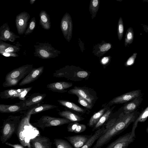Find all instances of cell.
Segmentation results:
<instances>
[{
  "label": "cell",
  "mask_w": 148,
  "mask_h": 148,
  "mask_svg": "<svg viewBox=\"0 0 148 148\" xmlns=\"http://www.w3.org/2000/svg\"><path fill=\"white\" fill-rule=\"evenodd\" d=\"M136 119L134 113L110 120L104 125L107 130L97 140L92 148H101L114 137L125 130Z\"/></svg>",
  "instance_id": "cell-1"
},
{
  "label": "cell",
  "mask_w": 148,
  "mask_h": 148,
  "mask_svg": "<svg viewBox=\"0 0 148 148\" xmlns=\"http://www.w3.org/2000/svg\"><path fill=\"white\" fill-rule=\"evenodd\" d=\"M31 115L27 110L22 116L16 132L18 139L21 145L24 146H27L29 148H31L30 135L36 130V128L30 123Z\"/></svg>",
  "instance_id": "cell-2"
},
{
  "label": "cell",
  "mask_w": 148,
  "mask_h": 148,
  "mask_svg": "<svg viewBox=\"0 0 148 148\" xmlns=\"http://www.w3.org/2000/svg\"><path fill=\"white\" fill-rule=\"evenodd\" d=\"M88 73L79 67L73 65H66L56 71L53 76L56 77H64L68 80L76 82L86 77Z\"/></svg>",
  "instance_id": "cell-3"
},
{
  "label": "cell",
  "mask_w": 148,
  "mask_h": 148,
  "mask_svg": "<svg viewBox=\"0 0 148 148\" xmlns=\"http://www.w3.org/2000/svg\"><path fill=\"white\" fill-rule=\"evenodd\" d=\"M22 115H10L3 121L1 130L0 140L5 143L12 135L16 133Z\"/></svg>",
  "instance_id": "cell-4"
},
{
  "label": "cell",
  "mask_w": 148,
  "mask_h": 148,
  "mask_svg": "<svg viewBox=\"0 0 148 148\" xmlns=\"http://www.w3.org/2000/svg\"><path fill=\"white\" fill-rule=\"evenodd\" d=\"M34 45V56L42 59L55 58L61 53V51L55 49L49 42H37Z\"/></svg>",
  "instance_id": "cell-5"
},
{
  "label": "cell",
  "mask_w": 148,
  "mask_h": 148,
  "mask_svg": "<svg viewBox=\"0 0 148 148\" xmlns=\"http://www.w3.org/2000/svg\"><path fill=\"white\" fill-rule=\"evenodd\" d=\"M71 122L64 118H57L47 115L42 116L36 122L33 123L34 125L42 130L47 127L60 126L69 124Z\"/></svg>",
  "instance_id": "cell-6"
},
{
  "label": "cell",
  "mask_w": 148,
  "mask_h": 148,
  "mask_svg": "<svg viewBox=\"0 0 148 148\" xmlns=\"http://www.w3.org/2000/svg\"><path fill=\"white\" fill-rule=\"evenodd\" d=\"M32 86L17 89H9L0 92V97L3 99L18 98L23 101L26 99L25 96L32 89Z\"/></svg>",
  "instance_id": "cell-7"
},
{
  "label": "cell",
  "mask_w": 148,
  "mask_h": 148,
  "mask_svg": "<svg viewBox=\"0 0 148 148\" xmlns=\"http://www.w3.org/2000/svg\"><path fill=\"white\" fill-rule=\"evenodd\" d=\"M60 28L65 39L69 42L72 36L73 23L71 16L66 12L62 18Z\"/></svg>",
  "instance_id": "cell-8"
},
{
  "label": "cell",
  "mask_w": 148,
  "mask_h": 148,
  "mask_svg": "<svg viewBox=\"0 0 148 148\" xmlns=\"http://www.w3.org/2000/svg\"><path fill=\"white\" fill-rule=\"evenodd\" d=\"M136 136L132 135L131 132L120 136L109 144L106 148H127L135 140Z\"/></svg>",
  "instance_id": "cell-9"
},
{
  "label": "cell",
  "mask_w": 148,
  "mask_h": 148,
  "mask_svg": "<svg viewBox=\"0 0 148 148\" xmlns=\"http://www.w3.org/2000/svg\"><path fill=\"white\" fill-rule=\"evenodd\" d=\"M32 64H26L15 69L8 73L5 80L11 79H17L20 80L23 79L33 69Z\"/></svg>",
  "instance_id": "cell-10"
},
{
  "label": "cell",
  "mask_w": 148,
  "mask_h": 148,
  "mask_svg": "<svg viewBox=\"0 0 148 148\" xmlns=\"http://www.w3.org/2000/svg\"><path fill=\"white\" fill-rule=\"evenodd\" d=\"M30 18L29 14L23 12L18 15L16 19V26L18 34L22 35L25 33Z\"/></svg>",
  "instance_id": "cell-11"
},
{
  "label": "cell",
  "mask_w": 148,
  "mask_h": 148,
  "mask_svg": "<svg viewBox=\"0 0 148 148\" xmlns=\"http://www.w3.org/2000/svg\"><path fill=\"white\" fill-rule=\"evenodd\" d=\"M46 96V95L45 93H35L32 94L27 99L21 101L19 102L23 106L31 108L39 104Z\"/></svg>",
  "instance_id": "cell-12"
},
{
  "label": "cell",
  "mask_w": 148,
  "mask_h": 148,
  "mask_svg": "<svg viewBox=\"0 0 148 148\" xmlns=\"http://www.w3.org/2000/svg\"><path fill=\"white\" fill-rule=\"evenodd\" d=\"M52 143L48 138L38 135L30 140L31 148H51Z\"/></svg>",
  "instance_id": "cell-13"
},
{
  "label": "cell",
  "mask_w": 148,
  "mask_h": 148,
  "mask_svg": "<svg viewBox=\"0 0 148 148\" xmlns=\"http://www.w3.org/2000/svg\"><path fill=\"white\" fill-rule=\"evenodd\" d=\"M44 69V66H41L36 68H33L19 83V85L20 86H23L36 80L43 73Z\"/></svg>",
  "instance_id": "cell-14"
},
{
  "label": "cell",
  "mask_w": 148,
  "mask_h": 148,
  "mask_svg": "<svg viewBox=\"0 0 148 148\" xmlns=\"http://www.w3.org/2000/svg\"><path fill=\"white\" fill-rule=\"evenodd\" d=\"M141 94L139 90L129 92L113 99L109 102V104L123 103L139 97Z\"/></svg>",
  "instance_id": "cell-15"
},
{
  "label": "cell",
  "mask_w": 148,
  "mask_h": 148,
  "mask_svg": "<svg viewBox=\"0 0 148 148\" xmlns=\"http://www.w3.org/2000/svg\"><path fill=\"white\" fill-rule=\"evenodd\" d=\"M69 94L79 95L86 100L92 105L93 96L90 93L88 90L84 87L75 86L73 88L68 91Z\"/></svg>",
  "instance_id": "cell-16"
},
{
  "label": "cell",
  "mask_w": 148,
  "mask_h": 148,
  "mask_svg": "<svg viewBox=\"0 0 148 148\" xmlns=\"http://www.w3.org/2000/svg\"><path fill=\"white\" fill-rule=\"evenodd\" d=\"M72 83L64 81L53 82L48 84L47 87L49 90L54 92L64 93L68 91L67 89L72 87Z\"/></svg>",
  "instance_id": "cell-17"
},
{
  "label": "cell",
  "mask_w": 148,
  "mask_h": 148,
  "mask_svg": "<svg viewBox=\"0 0 148 148\" xmlns=\"http://www.w3.org/2000/svg\"><path fill=\"white\" fill-rule=\"evenodd\" d=\"M92 135H77L64 138L68 140L74 148H81Z\"/></svg>",
  "instance_id": "cell-18"
},
{
  "label": "cell",
  "mask_w": 148,
  "mask_h": 148,
  "mask_svg": "<svg viewBox=\"0 0 148 148\" xmlns=\"http://www.w3.org/2000/svg\"><path fill=\"white\" fill-rule=\"evenodd\" d=\"M29 108L23 106L19 102L12 105L0 104V112L1 113H14Z\"/></svg>",
  "instance_id": "cell-19"
},
{
  "label": "cell",
  "mask_w": 148,
  "mask_h": 148,
  "mask_svg": "<svg viewBox=\"0 0 148 148\" xmlns=\"http://www.w3.org/2000/svg\"><path fill=\"white\" fill-rule=\"evenodd\" d=\"M19 36L11 32L8 25L4 24L0 28V40L14 42Z\"/></svg>",
  "instance_id": "cell-20"
},
{
  "label": "cell",
  "mask_w": 148,
  "mask_h": 148,
  "mask_svg": "<svg viewBox=\"0 0 148 148\" xmlns=\"http://www.w3.org/2000/svg\"><path fill=\"white\" fill-rule=\"evenodd\" d=\"M106 130L105 125H103L100 129L95 131L86 142L81 148H90L94 143Z\"/></svg>",
  "instance_id": "cell-21"
},
{
  "label": "cell",
  "mask_w": 148,
  "mask_h": 148,
  "mask_svg": "<svg viewBox=\"0 0 148 148\" xmlns=\"http://www.w3.org/2000/svg\"><path fill=\"white\" fill-rule=\"evenodd\" d=\"M57 107H58V106L48 104H39L36 106L29 109L27 110V111L32 115L56 108Z\"/></svg>",
  "instance_id": "cell-22"
},
{
  "label": "cell",
  "mask_w": 148,
  "mask_h": 148,
  "mask_svg": "<svg viewBox=\"0 0 148 148\" xmlns=\"http://www.w3.org/2000/svg\"><path fill=\"white\" fill-rule=\"evenodd\" d=\"M39 16V24L44 29H49L51 27L49 15L46 11L42 10L40 13Z\"/></svg>",
  "instance_id": "cell-23"
},
{
  "label": "cell",
  "mask_w": 148,
  "mask_h": 148,
  "mask_svg": "<svg viewBox=\"0 0 148 148\" xmlns=\"http://www.w3.org/2000/svg\"><path fill=\"white\" fill-rule=\"evenodd\" d=\"M58 114L60 116L71 122L80 121L84 119V118L68 110L60 111Z\"/></svg>",
  "instance_id": "cell-24"
},
{
  "label": "cell",
  "mask_w": 148,
  "mask_h": 148,
  "mask_svg": "<svg viewBox=\"0 0 148 148\" xmlns=\"http://www.w3.org/2000/svg\"><path fill=\"white\" fill-rule=\"evenodd\" d=\"M57 101L61 105L69 109L80 113H85L84 109L73 102L64 100H58Z\"/></svg>",
  "instance_id": "cell-25"
},
{
  "label": "cell",
  "mask_w": 148,
  "mask_h": 148,
  "mask_svg": "<svg viewBox=\"0 0 148 148\" xmlns=\"http://www.w3.org/2000/svg\"><path fill=\"white\" fill-rule=\"evenodd\" d=\"M148 116V107H147L134 122L131 132L132 135L133 136H136L135 130L137 127L138 123L139 122H145L147 120Z\"/></svg>",
  "instance_id": "cell-26"
},
{
  "label": "cell",
  "mask_w": 148,
  "mask_h": 148,
  "mask_svg": "<svg viewBox=\"0 0 148 148\" xmlns=\"http://www.w3.org/2000/svg\"><path fill=\"white\" fill-rule=\"evenodd\" d=\"M140 103V101L138 97L135 98L133 101L126 104L124 107V112L129 114L136 110Z\"/></svg>",
  "instance_id": "cell-27"
},
{
  "label": "cell",
  "mask_w": 148,
  "mask_h": 148,
  "mask_svg": "<svg viewBox=\"0 0 148 148\" xmlns=\"http://www.w3.org/2000/svg\"><path fill=\"white\" fill-rule=\"evenodd\" d=\"M111 113V111L109 110H108L104 113L97 123L93 127L92 129V131H96L100 129L101 128V127L103 126L105 122L108 120L110 116Z\"/></svg>",
  "instance_id": "cell-28"
},
{
  "label": "cell",
  "mask_w": 148,
  "mask_h": 148,
  "mask_svg": "<svg viewBox=\"0 0 148 148\" xmlns=\"http://www.w3.org/2000/svg\"><path fill=\"white\" fill-rule=\"evenodd\" d=\"M105 110V109H102L93 115L89 120L88 124V126L90 127H93L104 114Z\"/></svg>",
  "instance_id": "cell-29"
},
{
  "label": "cell",
  "mask_w": 148,
  "mask_h": 148,
  "mask_svg": "<svg viewBox=\"0 0 148 148\" xmlns=\"http://www.w3.org/2000/svg\"><path fill=\"white\" fill-rule=\"evenodd\" d=\"M99 4V1L98 0H91L90 2L89 11L92 14V19L95 16L98 10Z\"/></svg>",
  "instance_id": "cell-30"
},
{
  "label": "cell",
  "mask_w": 148,
  "mask_h": 148,
  "mask_svg": "<svg viewBox=\"0 0 148 148\" xmlns=\"http://www.w3.org/2000/svg\"><path fill=\"white\" fill-rule=\"evenodd\" d=\"M56 148H73L66 140L60 138H56L54 140Z\"/></svg>",
  "instance_id": "cell-31"
},
{
  "label": "cell",
  "mask_w": 148,
  "mask_h": 148,
  "mask_svg": "<svg viewBox=\"0 0 148 148\" xmlns=\"http://www.w3.org/2000/svg\"><path fill=\"white\" fill-rule=\"evenodd\" d=\"M134 38V32L132 27H129L127 30L125 39V46L126 47L128 44H131Z\"/></svg>",
  "instance_id": "cell-32"
},
{
  "label": "cell",
  "mask_w": 148,
  "mask_h": 148,
  "mask_svg": "<svg viewBox=\"0 0 148 148\" xmlns=\"http://www.w3.org/2000/svg\"><path fill=\"white\" fill-rule=\"evenodd\" d=\"M36 25V18L34 17L32 18L29 23L28 27L25 32V35H28L32 33L35 28Z\"/></svg>",
  "instance_id": "cell-33"
},
{
  "label": "cell",
  "mask_w": 148,
  "mask_h": 148,
  "mask_svg": "<svg viewBox=\"0 0 148 148\" xmlns=\"http://www.w3.org/2000/svg\"><path fill=\"white\" fill-rule=\"evenodd\" d=\"M124 27L122 19L120 17L119 20L118 24L117 34L119 40H121L123 37Z\"/></svg>",
  "instance_id": "cell-34"
},
{
  "label": "cell",
  "mask_w": 148,
  "mask_h": 148,
  "mask_svg": "<svg viewBox=\"0 0 148 148\" xmlns=\"http://www.w3.org/2000/svg\"><path fill=\"white\" fill-rule=\"evenodd\" d=\"M20 80L15 79H11L5 80L2 86L3 87H11L16 85Z\"/></svg>",
  "instance_id": "cell-35"
},
{
  "label": "cell",
  "mask_w": 148,
  "mask_h": 148,
  "mask_svg": "<svg viewBox=\"0 0 148 148\" xmlns=\"http://www.w3.org/2000/svg\"><path fill=\"white\" fill-rule=\"evenodd\" d=\"M78 98V102L82 106L91 109L92 105L85 99L79 95L77 96Z\"/></svg>",
  "instance_id": "cell-36"
},
{
  "label": "cell",
  "mask_w": 148,
  "mask_h": 148,
  "mask_svg": "<svg viewBox=\"0 0 148 148\" xmlns=\"http://www.w3.org/2000/svg\"><path fill=\"white\" fill-rule=\"evenodd\" d=\"M79 124L77 122H71L69 123L67 126L68 131L70 132H73Z\"/></svg>",
  "instance_id": "cell-37"
},
{
  "label": "cell",
  "mask_w": 148,
  "mask_h": 148,
  "mask_svg": "<svg viewBox=\"0 0 148 148\" xmlns=\"http://www.w3.org/2000/svg\"><path fill=\"white\" fill-rule=\"evenodd\" d=\"M86 129V127L85 125L79 123L73 132L79 133L84 132Z\"/></svg>",
  "instance_id": "cell-38"
},
{
  "label": "cell",
  "mask_w": 148,
  "mask_h": 148,
  "mask_svg": "<svg viewBox=\"0 0 148 148\" xmlns=\"http://www.w3.org/2000/svg\"><path fill=\"white\" fill-rule=\"evenodd\" d=\"M137 53H134L128 59L126 63V65L127 66L132 65L134 62L136 58Z\"/></svg>",
  "instance_id": "cell-39"
},
{
  "label": "cell",
  "mask_w": 148,
  "mask_h": 148,
  "mask_svg": "<svg viewBox=\"0 0 148 148\" xmlns=\"http://www.w3.org/2000/svg\"><path fill=\"white\" fill-rule=\"evenodd\" d=\"M111 45L109 43H106L100 47V51L102 52H106L110 49Z\"/></svg>",
  "instance_id": "cell-40"
},
{
  "label": "cell",
  "mask_w": 148,
  "mask_h": 148,
  "mask_svg": "<svg viewBox=\"0 0 148 148\" xmlns=\"http://www.w3.org/2000/svg\"><path fill=\"white\" fill-rule=\"evenodd\" d=\"M5 144L8 146L12 147L13 148H24L22 146L18 144H12L7 142Z\"/></svg>",
  "instance_id": "cell-41"
},
{
  "label": "cell",
  "mask_w": 148,
  "mask_h": 148,
  "mask_svg": "<svg viewBox=\"0 0 148 148\" xmlns=\"http://www.w3.org/2000/svg\"><path fill=\"white\" fill-rule=\"evenodd\" d=\"M2 55L3 56L6 57L9 56H13L16 57L18 56L16 54H15L13 53H2Z\"/></svg>",
  "instance_id": "cell-42"
},
{
  "label": "cell",
  "mask_w": 148,
  "mask_h": 148,
  "mask_svg": "<svg viewBox=\"0 0 148 148\" xmlns=\"http://www.w3.org/2000/svg\"><path fill=\"white\" fill-rule=\"evenodd\" d=\"M109 61V58L108 57H103L101 60V63L103 64H105L107 63Z\"/></svg>",
  "instance_id": "cell-43"
},
{
  "label": "cell",
  "mask_w": 148,
  "mask_h": 148,
  "mask_svg": "<svg viewBox=\"0 0 148 148\" xmlns=\"http://www.w3.org/2000/svg\"><path fill=\"white\" fill-rule=\"evenodd\" d=\"M36 0H30V3L31 5L33 4Z\"/></svg>",
  "instance_id": "cell-44"
},
{
  "label": "cell",
  "mask_w": 148,
  "mask_h": 148,
  "mask_svg": "<svg viewBox=\"0 0 148 148\" xmlns=\"http://www.w3.org/2000/svg\"><path fill=\"white\" fill-rule=\"evenodd\" d=\"M146 132L147 133H148V127H147L146 129Z\"/></svg>",
  "instance_id": "cell-45"
},
{
  "label": "cell",
  "mask_w": 148,
  "mask_h": 148,
  "mask_svg": "<svg viewBox=\"0 0 148 148\" xmlns=\"http://www.w3.org/2000/svg\"><path fill=\"white\" fill-rule=\"evenodd\" d=\"M146 148H148V146H147V147H146Z\"/></svg>",
  "instance_id": "cell-46"
}]
</instances>
